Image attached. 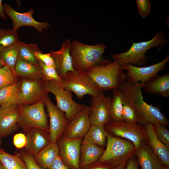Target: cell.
I'll list each match as a JSON object with an SVG mask.
<instances>
[{"label":"cell","mask_w":169,"mask_h":169,"mask_svg":"<svg viewBox=\"0 0 169 169\" xmlns=\"http://www.w3.org/2000/svg\"><path fill=\"white\" fill-rule=\"evenodd\" d=\"M106 48L102 43L90 45L73 40L70 53L74 70L86 72L92 67L105 66L111 63L110 60L105 59L103 57Z\"/></svg>","instance_id":"cell-1"},{"label":"cell","mask_w":169,"mask_h":169,"mask_svg":"<svg viewBox=\"0 0 169 169\" xmlns=\"http://www.w3.org/2000/svg\"><path fill=\"white\" fill-rule=\"evenodd\" d=\"M86 73L97 88L102 92L118 89L126 80L124 69L115 61L105 66L92 67Z\"/></svg>","instance_id":"cell-2"},{"label":"cell","mask_w":169,"mask_h":169,"mask_svg":"<svg viewBox=\"0 0 169 169\" xmlns=\"http://www.w3.org/2000/svg\"><path fill=\"white\" fill-rule=\"evenodd\" d=\"M168 41L166 39L165 34L161 32H157L154 37L146 41L138 43L133 42L130 48L126 52L111 55L114 61L120 66L124 64L142 66L147 60L145 53L153 47L159 48Z\"/></svg>","instance_id":"cell-3"},{"label":"cell","mask_w":169,"mask_h":169,"mask_svg":"<svg viewBox=\"0 0 169 169\" xmlns=\"http://www.w3.org/2000/svg\"><path fill=\"white\" fill-rule=\"evenodd\" d=\"M106 146L97 162L116 167L135 156L137 150L131 141L108 134Z\"/></svg>","instance_id":"cell-4"},{"label":"cell","mask_w":169,"mask_h":169,"mask_svg":"<svg viewBox=\"0 0 169 169\" xmlns=\"http://www.w3.org/2000/svg\"><path fill=\"white\" fill-rule=\"evenodd\" d=\"M44 100L32 105H20L18 125L25 131L37 128L49 133V125Z\"/></svg>","instance_id":"cell-5"},{"label":"cell","mask_w":169,"mask_h":169,"mask_svg":"<svg viewBox=\"0 0 169 169\" xmlns=\"http://www.w3.org/2000/svg\"><path fill=\"white\" fill-rule=\"evenodd\" d=\"M47 92L55 96L57 106L65 114L69 122L85 105L78 103L72 99L71 92L64 88L62 82L55 80H43Z\"/></svg>","instance_id":"cell-6"},{"label":"cell","mask_w":169,"mask_h":169,"mask_svg":"<svg viewBox=\"0 0 169 169\" xmlns=\"http://www.w3.org/2000/svg\"><path fill=\"white\" fill-rule=\"evenodd\" d=\"M64 88L70 92L74 93L79 99L86 95L92 97L100 91L87 75L86 72L69 71L62 79Z\"/></svg>","instance_id":"cell-7"},{"label":"cell","mask_w":169,"mask_h":169,"mask_svg":"<svg viewBox=\"0 0 169 169\" xmlns=\"http://www.w3.org/2000/svg\"><path fill=\"white\" fill-rule=\"evenodd\" d=\"M104 127L108 134L131 142L137 150L146 138L143 126L140 124L111 121L105 125Z\"/></svg>","instance_id":"cell-8"},{"label":"cell","mask_w":169,"mask_h":169,"mask_svg":"<svg viewBox=\"0 0 169 169\" xmlns=\"http://www.w3.org/2000/svg\"><path fill=\"white\" fill-rule=\"evenodd\" d=\"M169 61V54L161 61L154 64L144 67H136L131 64L121 66L124 70L127 71L126 81L133 83H141L142 87L144 84L152 77L166 69V65Z\"/></svg>","instance_id":"cell-9"},{"label":"cell","mask_w":169,"mask_h":169,"mask_svg":"<svg viewBox=\"0 0 169 169\" xmlns=\"http://www.w3.org/2000/svg\"><path fill=\"white\" fill-rule=\"evenodd\" d=\"M44 101L49 117L50 141L51 142L56 143L62 137L69 122L64 113L51 102L48 94L44 98Z\"/></svg>","instance_id":"cell-10"},{"label":"cell","mask_w":169,"mask_h":169,"mask_svg":"<svg viewBox=\"0 0 169 169\" xmlns=\"http://www.w3.org/2000/svg\"><path fill=\"white\" fill-rule=\"evenodd\" d=\"M48 94L42 79L24 78L21 81L18 104L22 105L35 104L44 100Z\"/></svg>","instance_id":"cell-11"},{"label":"cell","mask_w":169,"mask_h":169,"mask_svg":"<svg viewBox=\"0 0 169 169\" xmlns=\"http://www.w3.org/2000/svg\"><path fill=\"white\" fill-rule=\"evenodd\" d=\"M82 138L69 139L61 137L57 141L59 156L70 169H79Z\"/></svg>","instance_id":"cell-12"},{"label":"cell","mask_w":169,"mask_h":169,"mask_svg":"<svg viewBox=\"0 0 169 169\" xmlns=\"http://www.w3.org/2000/svg\"><path fill=\"white\" fill-rule=\"evenodd\" d=\"M111 100L112 98L105 96L102 91L92 97L90 115L91 125L104 126L112 121L110 113Z\"/></svg>","instance_id":"cell-13"},{"label":"cell","mask_w":169,"mask_h":169,"mask_svg":"<svg viewBox=\"0 0 169 169\" xmlns=\"http://www.w3.org/2000/svg\"><path fill=\"white\" fill-rule=\"evenodd\" d=\"M3 5L5 13L12 21L13 29L15 31H17L21 27L26 26L33 27L41 32L49 26V24L46 21L38 22L34 19L33 15L34 11L33 8L30 9L27 12L20 13L7 3H4Z\"/></svg>","instance_id":"cell-14"},{"label":"cell","mask_w":169,"mask_h":169,"mask_svg":"<svg viewBox=\"0 0 169 169\" xmlns=\"http://www.w3.org/2000/svg\"><path fill=\"white\" fill-rule=\"evenodd\" d=\"M90 106L85 105L69 122L63 135L66 139L83 138L91 126Z\"/></svg>","instance_id":"cell-15"},{"label":"cell","mask_w":169,"mask_h":169,"mask_svg":"<svg viewBox=\"0 0 169 169\" xmlns=\"http://www.w3.org/2000/svg\"><path fill=\"white\" fill-rule=\"evenodd\" d=\"M71 43L70 39H67L63 42L60 49L49 53L54 60L57 72L62 79L68 72H75L70 53Z\"/></svg>","instance_id":"cell-16"},{"label":"cell","mask_w":169,"mask_h":169,"mask_svg":"<svg viewBox=\"0 0 169 169\" xmlns=\"http://www.w3.org/2000/svg\"><path fill=\"white\" fill-rule=\"evenodd\" d=\"M145 131V141L158 157L163 166L169 167V149L156 136L153 125L148 123L143 125Z\"/></svg>","instance_id":"cell-17"},{"label":"cell","mask_w":169,"mask_h":169,"mask_svg":"<svg viewBox=\"0 0 169 169\" xmlns=\"http://www.w3.org/2000/svg\"><path fill=\"white\" fill-rule=\"evenodd\" d=\"M20 105H14L0 109V135L5 137L17 130L19 120Z\"/></svg>","instance_id":"cell-18"},{"label":"cell","mask_w":169,"mask_h":169,"mask_svg":"<svg viewBox=\"0 0 169 169\" xmlns=\"http://www.w3.org/2000/svg\"><path fill=\"white\" fill-rule=\"evenodd\" d=\"M26 132L25 151L33 156L51 142L49 133L42 130L33 128Z\"/></svg>","instance_id":"cell-19"},{"label":"cell","mask_w":169,"mask_h":169,"mask_svg":"<svg viewBox=\"0 0 169 169\" xmlns=\"http://www.w3.org/2000/svg\"><path fill=\"white\" fill-rule=\"evenodd\" d=\"M135 155L142 169H158L163 166L145 141L136 150Z\"/></svg>","instance_id":"cell-20"},{"label":"cell","mask_w":169,"mask_h":169,"mask_svg":"<svg viewBox=\"0 0 169 169\" xmlns=\"http://www.w3.org/2000/svg\"><path fill=\"white\" fill-rule=\"evenodd\" d=\"M143 88L146 93L169 97V73L155 75L144 84Z\"/></svg>","instance_id":"cell-21"},{"label":"cell","mask_w":169,"mask_h":169,"mask_svg":"<svg viewBox=\"0 0 169 169\" xmlns=\"http://www.w3.org/2000/svg\"><path fill=\"white\" fill-rule=\"evenodd\" d=\"M21 81H17L0 90V109L19 105L18 98Z\"/></svg>","instance_id":"cell-22"},{"label":"cell","mask_w":169,"mask_h":169,"mask_svg":"<svg viewBox=\"0 0 169 169\" xmlns=\"http://www.w3.org/2000/svg\"><path fill=\"white\" fill-rule=\"evenodd\" d=\"M108 135L104 126L91 125L82 138L81 144H93L104 148L106 145Z\"/></svg>","instance_id":"cell-23"},{"label":"cell","mask_w":169,"mask_h":169,"mask_svg":"<svg viewBox=\"0 0 169 169\" xmlns=\"http://www.w3.org/2000/svg\"><path fill=\"white\" fill-rule=\"evenodd\" d=\"M104 150V148L95 144H81L80 164L86 166L95 163L97 161Z\"/></svg>","instance_id":"cell-24"},{"label":"cell","mask_w":169,"mask_h":169,"mask_svg":"<svg viewBox=\"0 0 169 169\" xmlns=\"http://www.w3.org/2000/svg\"><path fill=\"white\" fill-rule=\"evenodd\" d=\"M15 73L17 76L28 79H42L43 78L41 68L38 64H30L18 59L15 65Z\"/></svg>","instance_id":"cell-25"},{"label":"cell","mask_w":169,"mask_h":169,"mask_svg":"<svg viewBox=\"0 0 169 169\" xmlns=\"http://www.w3.org/2000/svg\"><path fill=\"white\" fill-rule=\"evenodd\" d=\"M59 152L57 143L50 142L38 152L34 158L40 166L48 169L59 156Z\"/></svg>","instance_id":"cell-26"},{"label":"cell","mask_w":169,"mask_h":169,"mask_svg":"<svg viewBox=\"0 0 169 169\" xmlns=\"http://www.w3.org/2000/svg\"><path fill=\"white\" fill-rule=\"evenodd\" d=\"M18 54L19 42L15 44L0 49V59L3 66L9 67L14 73Z\"/></svg>","instance_id":"cell-27"},{"label":"cell","mask_w":169,"mask_h":169,"mask_svg":"<svg viewBox=\"0 0 169 169\" xmlns=\"http://www.w3.org/2000/svg\"><path fill=\"white\" fill-rule=\"evenodd\" d=\"M40 51L37 44H29L19 41L18 59L25 62L38 64V60L35 56L36 53Z\"/></svg>","instance_id":"cell-28"},{"label":"cell","mask_w":169,"mask_h":169,"mask_svg":"<svg viewBox=\"0 0 169 169\" xmlns=\"http://www.w3.org/2000/svg\"><path fill=\"white\" fill-rule=\"evenodd\" d=\"M112 98L110 107V113L112 121H123L122 117L124 97L119 89L112 90Z\"/></svg>","instance_id":"cell-29"},{"label":"cell","mask_w":169,"mask_h":169,"mask_svg":"<svg viewBox=\"0 0 169 169\" xmlns=\"http://www.w3.org/2000/svg\"><path fill=\"white\" fill-rule=\"evenodd\" d=\"M19 153L10 154L0 148V161L4 169H27Z\"/></svg>","instance_id":"cell-30"},{"label":"cell","mask_w":169,"mask_h":169,"mask_svg":"<svg viewBox=\"0 0 169 169\" xmlns=\"http://www.w3.org/2000/svg\"><path fill=\"white\" fill-rule=\"evenodd\" d=\"M19 42L18 33L13 29H0V49Z\"/></svg>","instance_id":"cell-31"},{"label":"cell","mask_w":169,"mask_h":169,"mask_svg":"<svg viewBox=\"0 0 169 169\" xmlns=\"http://www.w3.org/2000/svg\"><path fill=\"white\" fill-rule=\"evenodd\" d=\"M15 73L9 67L3 66L0 69V90L18 81Z\"/></svg>","instance_id":"cell-32"},{"label":"cell","mask_w":169,"mask_h":169,"mask_svg":"<svg viewBox=\"0 0 169 169\" xmlns=\"http://www.w3.org/2000/svg\"><path fill=\"white\" fill-rule=\"evenodd\" d=\"M122 117L123 121L141 125V121L136 110L124 100Z\"/></svg>","instance_id":"cell-33"},{"label":"cell","mask_w":169,"mask_h":169,"mask_svg":"<svg viewBox=\"0 0 169 169\" xmlns=\"http://www.w3.org/2000/svg\"><path fill=\"white\" fill-rule=\"evenodd\" d=\"M38 64L42 70L43 76V80L62 82V79L58 74L55 68L48 66L38 60Z\"/></svg>","instance_id":"cell-34"},{"label":"cell","mask_w":169,"mask_h":169,"mask_svg":"<svg viewBox=\"0 0 169 169\" xmlns=\"http://www.w3.org/2000/svg\"><path fill=\"white\" fill-rule=\"evenodd\" d=\"M155 132L161 141L169 149V130L165 125L159 123L152 124Z\"/></svg>","instance_id":"cell-35"},{"label":"cell","mask_w":169,"mask_h":169,"mask_svg":"<svg viewBox=\"0 0 169 169\" xmlns=\"http://www.w3.org/2000/svg\"><path fill=\"white\" fill-rule=\"evenodd\" d=\"M19 154L25 164L27 169H43L37 163L32 155L23 150H21Z\"/></svg>","instance_id":"cell-36"},{"label":"cell","mask_w":169,"mask_h":169,"mask_svg":"<svg viewBox=\"0 0 169 169\" xmlns=\"http://www.w3.org/2000/svg\"><path fill=\"white\" fill-rule=\"evenodd\" d=\"M137 7L139 14L145 18L149 14L151 4L149 0H136Z\"/></svg>","instance_id":"cell-37"},{"label":"cell","mask_w":169,"mask_h":169,"mask_svg":"<svg viewBox=\"0 0 169 169\" xmlns=\"http://www.w3.org/2000/svg\"><path fill=\"white\" fill-rule=\"evenodd\" d=\"M35 56L38 60L45 65L55 68L54 60L49 53L44 54L40 51L36 53Z\"/></svg>","instance_id":"cell-38"},{"label":"cell","mask_w":169,"mask_h":169,"mask_svg":"<svg viewBox=\"0 0 169 169\" xmlns=\"http://www.w3.org/2000/svg\"><path fill=\"white\" fill-rule=\"evenodd\" d=\"M13 142L14 146L18 149L25 148L27 143L26 136L21 133L16 134L13 136Z\"/></svg>","instance_id":"cell-39"},{"label":"cell","mask_w":169,"mask_h":169,"mask_svg":"<svg viewBox=\"0 0 169 169\" xmlns=\"http://www.w3.org/2000/svg\"><path fill=\"white\" fill-rule=\"evenodd\" d=\"M48 169H70L62 161L58 156L53 162Z\"/></svg>","instance_id":"cell-40"},{"label":"cell","mask_w":169,"mask_h":169,"mask_svg":"<svg viewBox=\"0 0 169 169\" xmlns=\"http://www.w3.org/2000/svg\"><path fill=\"white\" fill-rule=\"evenodd\" d=\"M125 169H139L138 162L134 156L128 160Z\"/></svg>","instance_id":"cell-41"},{"label":"cell","mask_w":169,"mask_h":169,"mask_svg":"<svg viewBox=\"0 0 169 169\" xmlns=\"http://www.w3.org/2000/svg\"><path fill=\"white\" fill-rule=\"evenodd\" d=\"M2 2L3 0H0V17L3 20H6L7 19V17L4 10Z\"/></svg>","instance_id":"cell-42"},{"label":"cell","mask_w":169,"mask_h":169,"mask_svg":"<svg viewBox=\"0 0 169 169\" xmlns=\"http://www.w3.org/2000/svg\"><path fill=\"white\" fill-rule=\"evenodd\" d=\"M89 169H111V168L108 166H99L93 167H91Z\"/></svg>","instance_id":"cell-43"},{"label":"cell","mask_w":169,"mask_h":169,"mask_svg":"<svg viewBox=\"0 0 169 169\" xmlns=\"http://www.w3.org/2000/svg\"><path fill=\"white\" fill-rule=\"evenodd\" d=\"M127 161L121 163L116 166L115 169H125L127 163Z\"/></svg>","instance_id":"cell-44"},{"label":"cell","mask_w":169,"mask_h":169,"mask_svg":"<svg viewBox=\"0 0 169 169\" xmlns=\"http://www.w3.org/2000/svg\"><path fill=\"white\" fill-rule=\"evenodd\" d=\"M158 169H169V168H167L163 166H162L161 167Z\"/></svg>","instance_id":"cell-45"},{"label":"cell","mask_w":169,"mask_h":169,"mask_svg":"<svg viewBox=\"0 0 169 169\" xmlns=\"http://www.w3.org/2000/svg\"><path fill=\"white\" fill-rule=\"evenodd\" d=\"M3 66V64L0 59V69Z\"/></svg>","instance_id":"cell-46"},{"label":"cell","mask_w":169,"mask_h":169,"mask_svg":"<svg viewBox=\"0 0 169 169\" xmlns=\"http://www.w3.org/2000/svg\"><path fill=\"white\" fill-rule=\"evenodd\" d=\"M0 169H4L3 166L0 161Z\"/></svg>","instance_id":"cell-47"},{"label":"cell","mask_w":169,"mask_h":169,"mask_svg":"<svg viewBox=\"0 0 169 169\" xmlns=\"http://www.w3.org/2000/svg\"><path fill=\"white\" fill-rule=\"evenodd\" d=\"M1 143H2V141H1V136L0 135V146L1 145Z\"/></svg>","instance_id":"cell-48"}]
</instances>
